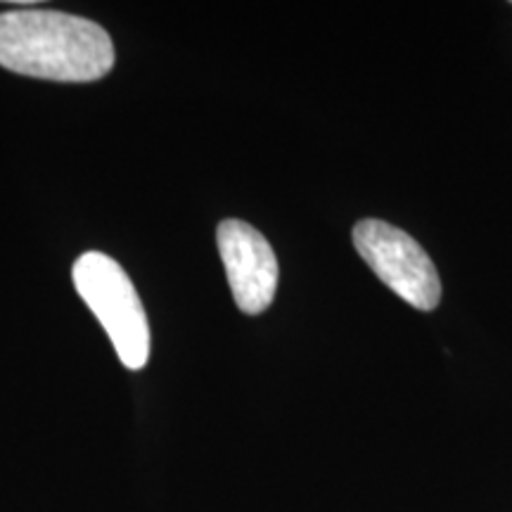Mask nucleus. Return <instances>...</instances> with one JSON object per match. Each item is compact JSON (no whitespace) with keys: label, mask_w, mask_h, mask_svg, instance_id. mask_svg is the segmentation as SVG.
Here are the masks:
<instances>
[{"label":"nucleus","mask_w":512,"mask_h":512,"mask_svg":"<svg viewBox=\"0 0 512 512\" xmlns=\"http://www.w3.org/2000/svg\"><path fill=\"white\" fill-rule=\"evenodd\" d=\"M0 67L36 79L86 83L114 67L112 38L91 19L60 10L0 12Z\"/></svg>","instance_id":"obj_1"},{"label":"nucleus","mask_w":512,"mask_h":512,"mask_svg":"<svg viewBox=\"0 0 512 512\" xmlns=\"http://www.w3.org/2000/svg\"><path fill=\"white\" fill-rule=\"evenodd\" d=\"M79 297L95 313L128 370H140L150 358V325L136 285L112 256L86 252L72 268Z\"/></svg>","instance_id":"obj_2"},{"label":"nucleus","mask_w":512,"mask_h":512,"mask_svg":"<svg viewBox=\"0 0 512 512\" xmlns=\"http://www.w3.org/2000/svg\"><path fill=\"white\" fill-rule=\"evenodd\" d=\"M354 247L377 278L418 311H432L441 302V280L430 254L406 230L366 219L356 223Z\"/></svg>","instance_id":"obj_3"},{"label":"nucleus","mask_w":512,"mask_h":512,"mask_svg":"<svg viewBox=\"0 0 512 512\" xmlns=\"http://www.w3.org/2000/svg\"><path fill=\"white\" fill-rule=\"evenodd\" d=\"M219 254L238 309L247 316L264 313L278 290V259L273 247L254 226L226 219L216 230Z\"/></svg>","instance_id":"obj_4"}]
</instances>
